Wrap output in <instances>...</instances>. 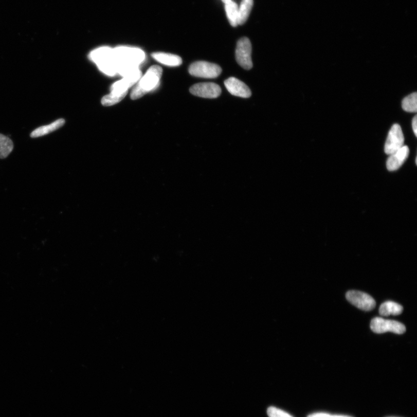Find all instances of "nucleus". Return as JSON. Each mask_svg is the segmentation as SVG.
<instances>
[{"instance_id":"nucleus-4","label":"nucleus","mask_w":417,"mask_h":417,"mask_svg":"<svg viewBox=\"0 0 417 417\" xmlns=\"http://www.w3.org/2000/svg\"><path fill=\"white\" fill-rule=\"evenodd\" d=\"M372 331L377 334H382L388 332L397 334H402L406 331L404 324L396 320L385 319L382 318H375L372 319L370 324Z\"/></svg>"},{"instance_id":"nucleus-22","label":"nucleus","mask_w":417,"mask_h":417,"mask_svg":"<svg viewBox=\"0 0 417 417\" xmlns=\"http://www.w3.org/2000/svg\"><path fill=\"white\" fill-rule=\"evenodd\" d=\"M308 417H352L349 415H331L328 413H324V412H318V413H314L310 414Z\"/></svg>"},{"instance_id":"nucleus-6","label":"nucleus","mask_w":417,"mask_h":417,"mask_svg":"<svg viewBox=\"0 0 417 417\" xmlns=\"http://www.w3.org/2000/svg\"><path fill=\"white\" fill-rule=\"evenodd\" d=\"M346 299L357 308L365 311H372L376 305V302L372 296L367 293L359 291L348 292Z\"/></svg>"},{"instance_id":"nucleus-21","label":"nucleus","mask_w":417,"mask_h":417,"mask_svg":"<svg viewBox=\"0 0 417 417\" xmlns=\"http://www.w3.org/2000/svg\"><path fill=\"white\" fill-rule=\"evenodd\" d=\"M267 414L269 417H293L287 412L274 407L268 408Z\"/></svg>"},{"instance_id":"nucleus-17","label":"nucleus","mask_w":417,"mask_h":417,"mask_svg":"<svg viewBox=\"0 0 417 417\" xmlns=\"http://www.w3.org/2000/svg\"><path fill=\"white\" fill-rule=\"evenodd\" d=\"M225 10L229 22L233 27L238 25V6L232 1L226 3Z\"/></svg>"},{"instance_id":"nucleus-15","label":"nucleus","mask_w":417,"mask_h":417,"mask_svg":"<svg viewBox=\"0 0 417 417\" xmlns=\"http://www.w3.org/2000/svg\"><path fill=\"white\" fill-rule=\"evenodd\" d=\"M253 6V0H242L240 7H238V25H244L247 21Z\"/></svg>"},{"instance_id":"nucleus-23","label":"nucleus","mask_w":417,"mask_h":417,"mask_svg":"<svg viewBox=\"0 0 417 417\" xmlns=\"http://www.w3.org/2000/svg\"><path fill=\"white\" fill-rule=\"evenodd\" d=\"M412 130L414 133L415 136H417V116H415V117L412 119Z\"/></svg>"},{"instance_id":"nucleus-13","label":"nucleus","mask_w":417,"mask_h":417,"mask_svg":"<svg viewBox=\"0 0 417 417\" xmlns=\"http://www.w3.org/2000/svg\"><path fill=\"white\" fill-rule=\"evenodd\" d=\"M114 58L113 49L110 47H100L93 50L89 54V58L96 65Z\"/></svg>"},{"instance_id":"nucleus-18","label":"nucleus","mask_w":417,"mask_h":417,"mask_svg":"<svg viewBox=\"0 0 417 417\" xmlns=\"http://www.w3.org/2000/svg\"><path fill=\"white\" fill-rule=\"evenodd\" d=\"M13 149V141L7 136L0 134V158H6Z\"/></svg>"},{"instance_id":"nucleus-3","label":"nucleus","mask_w":417,"mask_h":417,"mask_svg":"<svg viewBox=\"0 0 417 417\" xmlns=\"http://www.w3.org/2000/svg\"><path fill=\"white\" fill-rule=\"evenodd\" d=\"M189 71L191 76L196 77L215 79L221 74L222 70L216 64L199 61L191 64Z\"/></svg>"},{"instance_id":"nucleus-11","label":"nucleus","mask_w":417,"mask_h":417,"mask_svg":"<svg viewBox=\"0 0 417 417\" xmlns=\"http://www.w3.org/2000/svg\"><path fill=\"white\" fill-rule=\"evenodd\" d=\"M65 123V120H64V119H58V120L55 121L49 125L37 128V129L31 133L30 137H32V138H37V137L47 135L50 134V133L58 130L59 128L62 127Z\"/></svg>"},{"instance_id":"nucleus-5","label":"nucleus","mask_w":417,"mask_h":417,"mask_svg":"<svg viewBox=\"0 0 417 417\" xmlns=\"http://www.w3.org/2000/svg\"><path fill=\"white\" fill-rule=\"evenodd\" d=\"M251 50V44L249 39L243 38L238 41L235 51L236 60L245 70H250L253 67Z\"/></svg>"},{"instance_id":"nucleus-19","label":"nucleus","mask_w":417,"mask_h":417,"mask_svg":"<svg viewBox=\"0 0 417 417\" xmlns=\"http://www.w3.org/2000/svg\"><path fill=\"white\" fill-rule=\"evenodd\" d=\"M99 69L104 74L113 76L117 74V62L114 57L97 65Z\"/></svg>"},{"instance_id":"nucleus-14","label":"nucleus","mask_w":417,"mask_h":417,"mask_svg":"<svg viewBox=\"0 0 417 417\" xmlns=\"http://www.w3.org/2000/svg\"><path fill=\"white\" fill-rule=\"evenodd\" d=\"M403 311V306L395 302L388 301L384 302L379 309V313L383 317L401 315Z\"/></svg>"},{"instance_id":"nucleus-20","label":"nucleus","mask_w":417,"mask_h":417,"mask_svg":"<svg viewBox=\"0 0 417 417\" xmlns=\"http://www.w3.org/2000/svg\"><path fill=\"white\" fill-rule=\"evenodd\" d=\"M402 106L406 112L416 113L417 111V94L412 93L403 100Z\"/></svg>"},{"instance_id":"nucleus-9","label":"nucleus","mask_w":417,"mask_h":417,"mask_svg":"<svg viewBox=\"0 0 417 417\" xmlns=\"http://www.w3.org/2000/svg\"><path fill=\"white\" fill-rule=\"evenodd\" d=\"M226 88L231 95L243 98H248L251 95V90L244 82L235 77L229 78L224 81Z\"/></svg>"},{"instance_id":"nucleus-16","label":"nucleus","mask_w":417,"mask_h":417,"mask_svg":"<svg viewBox=\"0 0 417 417\" xmlns=\"http://www.w3.org/2000/svg\"><path fill=\"white\" fill-rule=\"evenodd\" d=\"M128 92L121 93L116 90H112L111 93L104 96L102 100V104L104 106H111L116 104L125 97Z\"/></svg>"},{"instance_id":"nucleus-1","label":"nucleus","mask_w":417,"mask_h":417,"mask_svg":"<svg viewBox=\"0 0 417 417\" xmlns=\"http://www.w3.org/2000/svg\"><path fill=\"white\" fill-rule=\"evenodd\" d=\"M162 75V70L161 67L157 65L151 66L132 90L131 99H138L153 90L159 84Z\"/></svg>"},{"instance_id":"nucleus-10","label":"nucleus","mask_w":417,"mask_h":417,"mask_svg":"<svg viewBox=\"0 0 417 417\" xmlns=\"http://www.w3.org/2000/svg\"><path fill=\"white\" fill-rule=\"evenodd\" d=\"M410 150L408 146H403L395 153L390 155L387 160V168L389 171H395L400 169L409 157Z\"/></svg>"},{"instance_id":"nucleus-12","label":"nucleus","mask_w":417,"mask_h":417,"mask_svg":"<svg viewBox=\"0 0 417 417\" xmlns=\"http://www.w3.org/2000/svg\"><path fill=\"white\" fill-rule=\"evenodd\" d=\"M152 57L159 63L168 66L176 67L182 64V58L176 55L156 52L152 54Z\"/></svg>"},{"instance_id":"nucleus-8","label":"nucleus","mask_w":417,"mask_h":417,"mask_svg":"<svg viewBox=\"0 0 417 417\" xmlns=\"http://www.w3.org/2000/svg\"><path fill=\"white\" fill-rule=\"evenodd\" d=\"M190 91L192 95L208 99L217 98L222 93L221 87L212 82L196 84L191 87Z\"/></svg>"},{"instance_id":"nucleus-7","label":"nucleus","mask_w":417,"mask_h":417,"mask_svg":"<svg viewBox=\"0 0 417 417\" xmlns=\"http://www.w3.org/2000/svg\"><path fill=\"white\" fill-rule=\"evenodd\" d=\"M404 142L405 137L401 126L398 124H394L389 132L385 144V152L389 155L395 153L404 146Z\"/></svg>"},{"instance_id":"nucleus-24","label":"nucleus","mask_w":417,"mask_h":417,"mask_svg":"<svg viewBox=\"0 0 417 417\" xmlns=\"http://www.w3.org/2000/svg\"><path fill=\"white\" fill-rule=\"evenodd\" d=\"M222 1H223V2L224 3H225V4H226V3H227L231 1V0H222Z\"/></svg>"},{"instance_id":"nucleus-2","label":"nucleus","mask_w":417,"mask_h":417,"mask_svg":"<svg viewBox=\"0 0 417 417\" xmlns=\"http://www.w3.org/2000/svg\"><path fill=\"white\" fill-rule=\"evenodd\" d=\"M113 53L117 63H126L139 66L145 59L143 50L137 48L118 47L113 49Z\"/></svg>"}]
</instances>
